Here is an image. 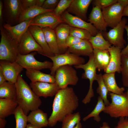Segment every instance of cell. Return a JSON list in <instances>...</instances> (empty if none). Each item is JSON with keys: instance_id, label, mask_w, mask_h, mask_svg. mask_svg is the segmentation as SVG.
<instances>
[{"instance_id": "cell-20", "label": "cell", "mask_w": 128, "mask_h": 128, "mask_svg": "<svg viewBox=\"0 0 128 128\" xmlns=\"http://www.w3.org/2000/svg\"><path fill=\"white\" fill-rule=\"evenodd\" d=\"M28 29L33 38L41 48L45 54L44 56H52V53L47 44L42 28L36 26L31 25Z\"/></svg>"}, {"instance_id": "cell-47", "label": "cell", "mask_w": 128, "mask_h": 128, "mask_svg": "<svg viewBox=\"0 0 128 128\" xmlns=\"http://www.w3.org/2000/svg\"><path fill=\"white\" fill-rule=\"evenodd\" d=\"M6 81L2 70L0 68V85L4 83Z\"/></svg>"}, {"instance_id": "cell-52", "label": "cell", "mask_w": 128, "mask_h": 128, "mask_svg": "<svg viewBox=\"0 0 128 128\" xmlns=\"http://www.w3.org/2000/svg\"><path fill=\"white\" fill-rule=\"evenodd\" d=\"M98 128H110L108 123L106 122H104L102 125Z\"/></svg>"}, {"instance_id": "cell-19", "label": "cell", "mask_w": 128, "mask_h": 128, "mask_svg": "<svg viewBox=\"0 0 128 128\" xmlns=\"http://www.w3.org/2000/svg\"><path fill=\"white\" fill-rule=\"evenodd\" d=\"M110 59L109 65L105 71V73L121 72V49L118 47L113 46L108 50Z\"/></svg>"}, {"instance_id": "cell-42", "label": "cell", "mask_w": 128, "mask_h": 128, "mask_svg": "<svg viewBox=\"0 0 128 128\" xmlns=\"http://www.w3.org/2000/svg\"><path fill=\"white\" fill-rule=\"evenodd\" d=\"M83 40H82L69 35L66 40L67 46L68 48L78 44Z\"/></svg>"}, {"instance_id": "cell-16", "label": "cell", "mask_w": 128, "mask_h": 128, "mask_svg": "<svg viewBox=\"0 0 128 128\" xmlns=\"http://www.w3.org/2000/svg\"><path fill=\"white\" fill-rule=\"evenodd\" d=\"M0 68L7 81L15 84L23 68L17 62L0 60Z\"/></svg>"}, {"instance_id": "cell-35", "label": "cell", "mask_w": 128, "mask_h": 128, "mask_svg": "<svg viewBox=\"0 0 128 128\" xmlns=\"http://www.w3.org/2000/svg\"><path fill=\"white\" fill-rule=\"evenodd\" d=\"M81 117L79 112L67 115L63 119L61 128H73L80 122Z\"/></svg>"}, {"instance_id": "cell-23", "label": "cell", "mask_w": 128, "mask_h": 128, "mask_svg": "<svg viewBox=\"0 0 128 128\" xmlns=\"http://www.w3.org/2000/svg\"><path fill=\"white\" fill-rule=\"evenodd\" d=\"M27 122L41 128L48 126V119L46 113L38 109L31 111L27 115Z\"/></svg>"}, {"instance_id": "cell-32", "label": "cell", "mask_w": 128, "mask_h": 128, "mask_svg": "<svg viewBox=\"0 0 128 128\" xmlns=\"http://www.w3.org/2000/svg\"><path fill=\"white\" fill-rule=\"evenodd\" d=\"M93 49L108 50L112 46L108 41L105 39L102 32L99 31L95 36H92L88 40Z\"/></svg>"}, {"instance_id": "cell-14", "label": "cell", "mask_w": 128, "mask_h": 128, "mask_svg": "<svg viewBox=\"0 0 128 128\" xmlns=\"http://www.w3.org/2000/svg\"><path fill=\"white\" fill-rule=\"evenodd\" d=\"M64 23L70 26L86 30L92 36L96 35L99 32L92 24L80 18L69 13L66 10L61 15Z\"/></svg>"}, {"instance_id": "cell-40", "label": "cell", "mask_w": 128, "mask_h": 128, "mask_svg": "<svg viewBox=\"0 0 128 128\" xmlns=\"http://www.w3.org/2000/svg\"><path fill=\"white\" fill-rule=\"evenodd\" d=\"M118 0H95L91 3L93 6H96L102 9L117 2Z\"/></svg>"}, {"instance_id": "cell-45", "label": "cell", "mask_w": 128, "mask_h": 128, "mask_svg": "<svg viewBox=\"0 0 128 128\" xmlns=\"http://www.w3.org/2000/svg\"><path fill=\"white\" fill-rule=\"evenodd\" d=\"M125 29L126 30L127 34L128 41V26L126 25L125 27ZM122 55H125L128 57V42L127 46L123 49L121 51Z\"/></svg>"}, {"instance_id": "cell-43", "label": "cell", "mask_w": 128, "mask_h": 128, "mask_svg": "<svg viewBox=\"0 0 128 128\" xmlns=\"http://www.w3.org/2000/svg\"><path fill=\"white\" fill-rule=\"evenodd\" d=\"M37 0H21L23 11L36 6Z\"/></svg>"}, {"instance_id": "cell-56", "label": "cell", "mask_w": 128, "mask_h": 128, "mask_svg": "<svg viewBox=\"0 0 128 128\" xmlns=\"http://www.w3.org/2000/svg\"><path fill=\"white\" fill-rule=\"evenodd\" d=\"M127 25L128 26V25Z\"/></svg>"}, {"instance_id": "cell-55", "label": "cell", "mask_w": 128, "mask_h": 128, "mask_svg": "<svg viewBox=\"0 0 128 128\" xmlns=\"http://www.w3.org/2000/svg\"><path fill=\"white\" fill-rule=\"evenodd\" d=\"M127 93L128 95V92Z\"/></svg>"}, {"instance_id": "cell-12", "label": "cell", "mask_w": 128, "mask_h": 128, "mask_svg": "<svg viewBox=\"0 0 128 128\" xmlns=\"http://www.w3.org/2000/svg\"><path fill=\"white\" fill-rule=\"evenodd\" d=\"M64 23L61 16L55 14L53 11L40 14L33 18L30 26H36L42 28L49 27L54 29L58 25Z\"/></svg>"}, {"instance_id": "cell-25", "label": "cell", "mask_w": 128, "mask_h": 128, "mask_svg": "<svg viewBox=\"0 0 128 128\" xmlns=\"http://www.w3.org/2000/svg\"><path fill=\"white\" fill-rule=\"evenodd\" d=\"M26 74L31 82H45L51 83H55L54 76L50 74L42 73L40 70L34 69H26Z\"/></svg>"}, {"instance_id": "cell-54", "label": "cell", "mask_w": 128, "mask_h": 128, "mask_svg": "<svg viewBox=\"0 0 128 128\" xmlns=\"http://www.w3.org/2000/svg\"><path fill=\"white\" fill-rule=\"evenodd\" d=\"M82 125L80 122L78 123L73 128H82Z\"/></svg>"}, {"instance_id": "cell-7", "label": "cell", "mask_w": 128, "mask_h": 128, "mask_svg": "<svg viewBox=\"0 0 128 128\" xmlns=\"http://www.w3.org/2000/svg\"><path fill=\"white\" fill-rule=\"evenodd\" d=\"M47 57L52 61L53 65L50 69V74L54 76L57 70L60 67L65 65H78L84 64L85 61L83 58L67 51L63 54Z\"/></svg>"}, {"instance_id": "cell-39", "label": "cell", "mask_w": 128, "mask_h": 128, "mask_svg": "<svg viewBox=\"0 0 128 128\" xmlns=\"http://www.w3.org/2000/svg\"><path fill=\"white\" fill-rule=\"evenodd\" d=\"M73 0H59L53 11L56 15L61 16L70 6Z\"/></svg>"}, {"instance_id": "cell-44", "label": "cell", "mask_w": 128, "mask_h": 128, "mask_svg": "<svg viewBox=\"0 0 128 128\" xmlns=\"http://www.w3.org/2000/svg\"><path fill=\"white\" fill-rule=\"evenodd\" d=\"M114 128H128V117L120 118L117 125Z\"/></svg>"}, {"instance_id": "cell-15", "label": "cell", "mask_w": 128, "mask_h": 128, "mask_svg": "<svg viewBox=\"0 0 128 128\" xmlns=\"http://www.w3.org/2000/svg\"><path fill=\"white\" fill-rule=\"evenodd\" d=\"M30 86L35 93L39 97H53L60 89L56 83L31 82Z\"/></svg>"}, {"instance_id": "cell-46", "label": "cell", "mask_w": 128, "mask_h": 128, "mask_svg": "<svg viewBox=\"0 0 128 128\" xmlns=\"http://www.w3.org/2000/svg\"><path fill=\"white\" fill-rule=\"evenodd\" d=\"M3 0H0V26L3 25L4 24L3 19Z\"/></svg>"}, {"instance_id": "cell-34", "label": "cell", "mask_w": 128, "mask_h": 128, "mask_svg": "<svg viewBox=\"0 0 128 128\" xmlns=\"http://www.w3.org/2000/svg\"><path fill=\"white\" fill-rule=\"evenodd\" d=\"M98 84V87L97 89V92L103 99L106 106L109 105L110 104L107 99V95L109 91L105 85L101 73L97 74L96 80Z\"/></svg>"}, {"instance_id": "cell-21", "label": "cell", "mask_w": 128, "mask_h": 128, "mask_svg": "<svg viewBox=\"0 0 128 128\" xmlns=\"http://www.w3.org/2000/svg\"><path fill=\"white\" fill-rule=\"evenodd\" d=\"M70 27L68 25L63 23L59 24L55 28L60 54L65 53L68 50L66 41L69 35Z\"/></svg>"}, {"instance_id": "cell-5", "label": "cell", "mask_w": 128, "mask_h": 128, "mask_svg": "<svg viewBox=\"0 0 128 128\" xmlns=\"http://www.w3.org/2000/svg\"><path fill=\"white\" fill-rule=\"evenodd\" d=\"M89 60L86 64L74 66L77 69H83L84 72L82 74V78L84 79L89 80L90 85L89 89L87 94L82 101V103L85 104L89 103L91 98L94 96V93L92 88L93 82L96 80L97 74L94 59L93 53L89 56Z\"/></svg>"}, {"instance_id": "cell-31", "label": "cell", "mask_w": 128, "mask_h": 128, "mask_svg": "<svg viewBox=\"0 0 128 128\" xmlns=\"http://www.w3.org/2000/svg\"><path fill=\"white\" fill-rule=\"evenodd\" d=\"M16 91L15 84L6 81L0 85V99L15 100Z\"/></svg>"}, {"instance_id": "cell-13", "label": "cell", "mask_w": 128, "mask_h": 128, "mask_svg": "<svg viewBox=\"0 0 128 128\" xmlns=\"http://www.w3.org/2000/svg\"><path fill=\"white\" fill-rule=\"evenodd\" d=\"M124 8L117 2L102 9V13L107 26L113 28L121 21Z\"/></svg>"}, {"instance_id": "cell-8", "label": "cell", "mask_w": 128, "mask_h": 128, "mask_svg": "<svg viewBox=\"0 0 128 128\" xmlns=\"http://www.w3.org/2000/svg\"><path fill=\"white\" fill-rule=\"evenodd\" d=\"M3 1L4 23L11 26L17 24L20 15L23 11L21 0H4Z\"/></svg>"}, {"instance_id": "cell-51", "label": "cell", "mask_w": 128, "mask_h": 128, "mask_svg": "<svg viewBox=\"0 0 128 128\" xmlns=\"http://www.w3.org/2000/svg\"><path fill=\"white\" fill-rule=\"evenodd\" d=\"M123 16H127L128 17V5L124 8L123 13Z\"/></svg>"}, {"instance_id": "cell-29", "label": "cell", "mask_w": 128, "mask_h": 128, "mask_svg": "<svg viewBox=\"0 0 128 128\" xmlns=\"http://www.w3.org/2000/svg\"><path fill=\"white\" fill-rule=\"evenodd\" d=\"M53 10L47 9L42 7L34 6L23 10L20 16L18 23L28 20L33 19L39 15Z\"/></svg>"}, {"instance_id": "cell-10", "label": "cell", "mask_w": 128, "mask_h": 128, "mask_svg": "<svg viewBox=\"0 0 128 128\" xmlns=\"http://www.w3.org/2000/svg\"><path fill=\"white\" fill-rule=\"evenodd\" d=\"M127 21L126 18H123L120 22L115 27L108 32H104L106 40L111 45L118 47L121 49L124 48V45L126 43L123 35L124 29Z\"/></svg>"}, {"instance_id": "cell-24", "label": "cell", "mask_w": 128, "mask_h": 128, "mask_svg": "<svg viewBox=\"0 0 128 128\" xmlns=\"http://www.w3.org/2000/svg\"><path fill=\"white\" fill-rule=\"evenodd\" d=\"M94 61L98 71L104 70L105 72L109 64L110 55L107 50L93 49Z\"/></svg>"}, {"instance_id": "cell-9", "label": "cell", "mask_w": 128, "mask_h": 128, "mask_svg": "<svg viewBox=\"0 0 128 128\" xmlns=\"http://www.w3.org/2000/svg\"><path fill=\"white\" fill-rule=\"evenodd\" d=\"M37 53L33 52L25 55L19 54L16 62L26 70L32 69L40 70L48 69L50 70L53 66L52 62L48 61L43 62L37 61L34 57Z\"/></svg>"}, {"instance_id": "cell-30", "label": "cell", "mask_w": 128, "mask_h": 128, "mask_svg": "<svg viewBox=\"0 0 128 128\" xmlns=\"http://www.w3.org/2000/svg\"><path fill=\"white\" fill-rule=\"evenodd\" d=\"M46 41L52 53L60 54L56 36L54 29L49 27L42 28Z\"/></svg>"}, {"instance_id": "cell-18", "label": "cell", "mask_w": 128, "mask_h": 128, "mask_svg": "<svg viewBox=\"0 0 128 128\" xmlns=\"http://www.w3.org/2000/svg\"><path fill=\"white\" fill-rule=\"evenodd\" d=\"M92 0H73L66 10L85 21L87 19V13L88 8Z\"/></svg>"}, {"instance_id": "cell-37", "label": "cell", "mask_w": 128, "mask_h": 128, "mask_svg": "<svg viewBox=\"0 0 128 128\" xmlns=\"http://www.w3.org/2000/svg\"><path fill=\"white\" fill-rule=\"evenodd\" d=\"M69 35L82 39L89 40L92 36L87 31L70 26Z\"/></svg>"}, {"instance_id": "cell-4", "label": "cell", "mask_w": 128, "mask_h": 128, "mask_svg": "<svg viewBox=\"0 0 128 128\" xmlns=\"http://www.w3.org/2000/svg\"><path fill=\"white\" fill-rule=\"evenodd\" d=\"M110 104L106 106L103 112L112 118L128 117V95L127 93L121 95L110 92Z\"/></svg>"}, {"instance_id": "cell-53", "label": "cell", "mask_w": 128, "mask_h": 128, "mask_svg": "<svg viewBox=\"0 0 128 128\" xmlns=\"http://www.w3.org/2000/svg\"><path fill=\"white\" fill-rule=\"evenodd\" d=\"M26 128H41L34 126L31 124L29 123L27 124Z\"/></svg>"}, {"instance_id": "cell-22", "label": "cell", "mask_w": 128, "mask_h": 128, "mask_svg": "<svg viewBox=\"0 0 128 128\" xmlns=\"http://www.w3.org/2000/svg\"><path fill=\"white\" fill-rule=\"evenodd\" d=\"M88 21L92 24L99 31L106 32L107 27L101 9L96 6H93Z\"/></svg>"}, {"instance_id": "cell-28", "label": "cell", "mask_w": 128, "mask_h": 128, "mask_svg": "<svg viewBox=\"0 0 128 128\" xmlns=\"http://www.w3.org/2000/svg\"><path fill=\"white\" fill-rule=\"evenodd\" d=\"M115 73H105L103 75V81L109 91L118 95H122L124 93L125 88L118 86L115 79Z\"/></svg>"}, {"instance_id": "cell-6", "label": "cell", "mask_w": 128, "mask_h": 128, "mask_svg": "<svg viewBox=\"0 0 128 128\" xmlns=\"http://www.w3.org/2000/svg\"><path fill=\"white\" fill-rule=\"evenodd\" d=\"M54 76L55 83L60 89L65 88L69 85H76L79 80L76 70L69 65L59 67L56 70Z\"/></svg>"}, {"instance_id": "cell-3", "label": "cell", "mask_w": 128, "mask_h": 128, "mask_svg": "<svg viewBox=\"0 0 128 128\" xmlns=\"http://www.w3.org/2000/svg\"><path fill=\"white\" fill-rule=\"evenodd\" d=\"M0 60L16 62L19 54L17 44L3 25L0 26Z\"/></svg>"}, {"instance_id": "cell-1", "label": "cell", "mask_w": 128, "mask_h": 128, "mask_svg": "<svg viewBox=\"0 0 128 128\" xmlns=\"http://www.w3.org/2000/svg\"><path fill=\"white\" fill-rule=\"evenodd\" d=\"M78 99L73 88L67 87L59 90L55 96L52 113L48 119V126L53 127L64 117L73 113L79 105Z\"/></svg>"}, {"instance_id": "cell-17", "label": "cell", "mask_w": 128, "mask_h": 128, "mask_svg": "<svg viewBox=\"0 0 128 128\" xmlns=\"http://www.w3.org/2000/svg\"><path fill=\"white\" fill-rule=\"evenodd\" d=\"M33 19L24 21L14 26L4 23L3 26L18 44L22 36L30 26Z\"/></svg>"}, {"instance_id": "cell-49", "label": "cell", "mask_w": 128, "mask_h": 128, "mask_svg": "<svg viewBox=\"0 0 128 128\" xmlns=\"http://www.w3.org/2000/svg\"><path fill=\"white\" fill-rule=\"evenodd\" d=\"M6 123L7 121L5 118H0V128H4Z\"/></svg>"}, {"instance_id": "cell-41", "label": "cell", "mask_w": 128, "mask_h": 128, "mask_svg": "<svg viewBox=\"0 0 128 128\" xmlns=\"http://www.w3.org/2000/svg\"><path fill=\"white\" fill-rule=\"evenodd\" d=\"M59 0H46L41 7L45 9L53 10L56 8Z\"/></svg>"}, {"instance_id": "cell-48", "label": "cell", "mask_w": 128, "mask_h": 128, "mask_svg": "<svg viewBox=\"0 0 128 128\" xmlns=\"http://www.w3.org/2000/svg\"><path fill=\"white\" fill-rule=\"evenodd\" d=\"M117 2L124 8L128 5V0H118Z\"/></svg>"}, {"instance_id": "cell-27", "label": "cell", "mask_w": 128, "mask_h": 128, "mask_svg": "<svg viewBox=\"0 0 128 128\" xmlns=\"http://www.w3.org/2000/svg\"><path fill=\"white\" fill-rule=\"evenodd\" d=\"M18 106L15 100L0 99V118H5L14 114Z\"/></svg>"}, {"instance_id": "cell-38", "label": "cell", "mask_w": 128, "mask_h": 128, "mask_svg": "<svg viewBox=\"0 0 128 128\" xmlns=\"http://www.w3.org/2000/svg\"><path fill=\"white\" fill-rule=\"evenodd\" d=\"M123 85L128 87V57L122 55L121 72Z\"/></svg>"}, {"instance_id": "cell-26", "label": "cell", "mask_w": 128, "mask_h": 128, "mask_svg": "<svg viewBox=\"0 0 128 128\" xmlns=\"http://www.w3.org/2000/svg\"><path fill=\"white\" fill-rule=\"evenodd\" d=\"M66 51L79 56L89 57L93 53V48L88 40H83L78 44L68 48Z\"/></svg>"}, {"instance_id": "cell-36", "label": "cell", "mask_w": 128, "mask_h": 128, "mask_svg": "<svg viewBox=\"0 0 128 128\" xmlns=\"http://www.w3.org/2000/svg\"><path fill=\"white\" fill-rule=\"evenodd\" d=\"M14 115L16 121L15 128H26L27 122V115L18 106Z\"/></svg>"}, {"instance_id": "cell-50", "label": "cell", "mask_w": 128, "mask_h": 128, "mask_svg": "<svg viewBox=\"0 0 128 128\" xmlns=\"http://www.w3.org/2000/svg\"><path fill=\"white\" fill-rule=\"evenodd\" d=\"M45 0H37L36 6L41 7Z\"/></svg>"}, {"instance_id": "cell-2", "label": "cell", "mask_w": 128, "mask_h": 128, "mask_svg": "<svg viewBox=\"0 0 128 128\" xmlns=\"http://www.w3.org/2000/svg\"><path fill=\"white\" fill-rule=\"evenodd\" d=\"M15 84L17 90L15 100L24 113L27 115L30 112L39 109L42 103L41 100L20 74Z\"/></svg>"}, {"instance_id": "cell-33", "label": "cell", "mask_w": 128, "mask_h": 128, "mask_svg": "<svg viewBox=\"0 0 128 128\" xmlns=\"http://www.w3.org/2000/svg\"><path fill=\"white\" fill-rule=\"evenodd\" d=\"M97 99V103L94 108L89 114L83 118V121H86L92 117H93L94 120L97 122H99L101 121L99 114L101 112L103 111L106 105L103 99L99 96H98Z\"/></svg>"}, {"instance_id": "cell-11", "label": "cell", "mask_w": 128, "mask_h": 128, "mask_svg": "<svg viewBox=\"0 0 128 128\" xmlns=\"http://www.w3.org/2000/svg\"><path fill=\"white\" fill-rule=\"evenodd\" d=\"M17 45L20 54L25 55L36 52L45 55L41 48L35 41L28 29L22 36Z\"/></svg>"}]
</instances>
